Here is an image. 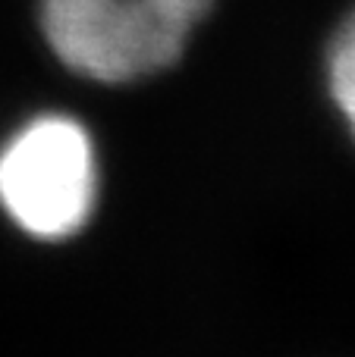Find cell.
<instances>
[{
	"mask_svg": "<svg viewBox=\"0 0 355 357\" xmlns=\"http://www.w3.org/2000/svg\"><path fill=\"white\" fill-rule=\"evenodd\" d=\"M214 0H38L41 29L73 73L138 82L182 56Z\"/></svg>",
	"mask_w": 355,
	"mask_h": 357,
	"instance_id": "1",
	"label": "cell"
},
{
	"mask_svg": "<svg viewBox=\"0 0 355 357\" xmlns=\"http://www.w3.org/2000/svg\"><path fill=\"white\" fill-rule=\"evenodd\" d=\"M98 204V160L88 132L66 116L19 129L0 151V207L25 235L60 241L82 232Z\"/></svg>",
	"mask_w": 355,
	"mask_h": 357,
	"instance_id": "2",
	"label": "cell"
},
{
	"mask_svg": "<svg viewBox=\"0 0 355 357\" xmlns=\"http://www.w3.org/2000/svg\"><path fill=\"white\" fill-rule=\"evenodd\" d=\"M327 75H331L333 100H337L346 126L355 135V13L340 29V35L333 38L331 56H327Z\"/></svg>",
	"mask_w": 355,
	"mask_h": 357,
	"instance_id": "3",
	"label": "cell"
}]
</instances>
